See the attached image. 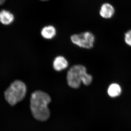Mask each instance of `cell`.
Masks as SVG:
<instances>
[{
    "mask_svg": "<svg viewBox=\"0 0 131 131\" xmlns=\"http://www.w3.org/2000/svg\"><path fill=\"white\" fill-rule=\"evenodd\" d=\"M122 91L121 87L117 83L110 84L107 89V93L110 97L115 98L119 96Z\"/></svg>",
    "mask_w": 131,
    "mask_h": 131,
    "instance_id": "9c48e42d",
    "label": "cell"
},
{
    "mask_svg": "<svg viewBox=\"0 0 131 131\" xmlns=\"http://www.w3.org/2000/svg\"><path fill=\"white\" fill-rule=\"evenodd\" d=\"M6 0H0V5H2L4 4Z\"/></svg>",
    "mask_w": 131,
    "mask_h": 131,
    "instance_id": "8fae6325",
    "label": "cell"
},
{
    "mask_svg": "<svg viewBox=\"0 0 131 131\" xmlns=\"http://www.w3.org/2000/svg\"><path fill=\"white\" fill-rule=\"evenodd\" d=\"M69 63L64 57L58 56L54 59L53 62V67L57 71H59L68 68Z\"/></svg>",
    "mask_w": 131,
    "mask_h": 131,
    "instance_id": "8992f818",
    "label": "cell"
},
{
    "mask_svg": "<svg viewBox=\"0 0 131 131\" xmlns=\"http://www.w3.org/2000/svg\"><path fill=\"white\" fill-rule=\"evenodd\" d=\"M41 34L42 37L46 39H51L56 36V30L53 26H46L41 30Z\"/></svg>",
    "mask_w": 131,
    "mask_h": 131,
    "instance_id": "ba28073f",
    "label": "cell"
},
{
    "mask_svg": "<svg viewBox=\"0 0 131 131\" xmlns=\"http://www.w3.org/2000/svg\"><path fill=\"white\" fill-rule=\"evenodd\" d=\"M40 1H48L49 0H40Z\"/></svg>",
    "mask_w": 131,
    "mask_h": 131,
    "instance_id": "7c38bea8",
    "label": "cell"
},
{
    "mask_svg": "<svg viewBox=\"0 0 131 131\" xmlns=\"http://www.w3.org/2000/svg\"><path fill=\"white\" fill-rule=\"evenodd\" d=\"M27 90L26 86L24 82L20 80H15L4 92L5 100L10 105H15L24 100Z\"/></svg>",
    "mask_w": 131,
    "mask_h": 131,
    "instance_id": "3957f363",
    "label": "cell"
},
{
    "mask_svg": "<svg viewBox=\"0 0 131 131\" xmlns=\"http://www.w3.org/2000/svg\"><path fill=\"white\" fill-rule=\"evenodd\" d=\"M125 41L127 44L131 46V30L127 32L125 34Z\"/></svg>",
    "mask_w": 131,
    "mask_h": 131,
    "instance_id": "30bf717a",
    "label": "cell"
},
{
    "mask_svg": "<svg viewBox=\"0 0 131 131\" xmlns=\"http://www.w3.org/2000/svg\"><path fill=\"white\" fill-rule=\"evenodd\" d=\"M51 99L47 93L40 90L32 93L30 98V109L33 116L39 121H46L50 116L48 108Z\"/></svg>",
    "mask_w": 131,
    "mask_h": 131,
    "instance_id": "6da1fadb",
    "label": "cell"
},
{
    "mask_svg": "<svg viewBox=\"0 0 131 131\" xmlns=\"http://www.w3.org/2000/svg\"><path fill=\"white\" fill-rule=\"evenodd\" d=\"M95 39L93 34L88 31L74 34L71 37V40L73 43L86 49H91L93 47Z\"/></svg>",
    "mask_w": 131,
    "mask_h": 131,
    "instance_id": "277c9868",
    "label": "cell"
},
{
    "mask_svg": "<svg viewBox=\"0 0 131 131\" xmlns=\"http://www.w3.org/2000/svg\"><path fill=\"white\" fill-rule=\"evenodd\" d=\"M67 81L70 87L77 89L80 87L82 82L86 86L89 85L93 81V77L87 73L85 66L77 64L73 66L68 71Z\"/></svg>",
    "mask_w": 131,
    "mask_h": 131,
    "instance_id": "7a4b0ae2",
    "label": "cell"
},
{
    "mask_svg": "<svg viewBox=\"0 0 131 131\" xmlns=\"http://www.w3.org/2000/svg\"><path fill=\"white\" fill-rule=\"evenodd\" d=\"M115 12V8L113 5L108 3H103L101 6L100 10V14L103 18H111L114 16Z\"/></svg>",
    "mask_w": 131,
    "mask_h": 131,
    "instance_id": "5b68a950",
    "label": "cell"
},
{
    "mask_svg": "<svg viewBox=\"0 0 131 131\" xmlns=\"http://www.w3.org/2000/svg\"><path fill=\"white\" fill-rule=\"evenodd\" d=\"M15 19L14 15L7 10H2L0 12V22L4 25H9L13 23Z\"/></svg>",
    "mask_w": 131,
    "mask_h": 131,
    "instance_id": "52a82bcc",
    "label": "cell"
}]
</instances>
